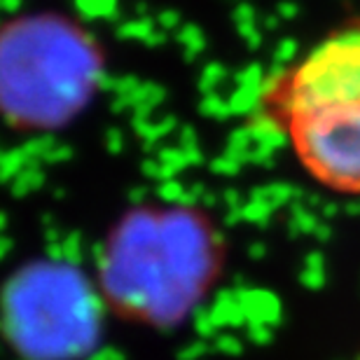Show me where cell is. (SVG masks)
Segmentation results:
<instances>
[{
    "instance_id": "6da1fadb",
    "label": "cell",
    "mask_w": 360,
    "mask_h": 360,
    "mask_svg": "<svg viewBox=\"0 0 360 360\" xmlns=\"http://www.w3.org/2000/svg\"><path fill=\"white\" fill-rule=\"evenodd\" d=\"M222 269V239L187 206L127 213L98 253L96 290L122 321L176 328L201 304Z\"/></svg>"
},
{
    "instance_id": "7a4b0ae2",
    "label": "cell",
    "mask_w": 360,
    "mask_h": 360,
    "mask_svg": "<svg viewBox=\"0 0 360 360\" xmlns=\"http://www.w3.org/2000/svg\"><path fill=\"white\" fill-rule=\"evenodd\" d=\"M262 101L316 183L360 194V21L278 75Z\"/></svg>"
},
{
    "instance_id": "3957f363",
    "label": "cell",
    "mask_w": 360,
    "mask_h": 360,
    "mask_svg": "<svg viewBox=\"0 0 360 360\" xmlns=\"http://www.w3.org/2000/svg\"><path fill=\"white\" fill-rule=\"evenodd\" d=\"M96 73V52L56 19L14 24L0 40V105L24 124H52L80 108Z\"/></svg>"
},
{
    "instance_id": "277c9868",
    "label": "cell",
    "mask_w": 360,
    "mask_h": 360,
    "mask_svg": "<svg viewBox=\"0 0 360 360\" xmlns=\"http://www.w3.org/2000/svg\"><path fill=\"white\" fill-rule=\"evenodd\" d=\"M98 290L63 269H33L3 295L7 342L24 360H77L94 347L101 321Z\"/></svg>"
},
{
    "instance_id": "5b68a950",
    "label": "cell",
    "mask_w": 360,
    "mask_h": 360,
    "mask_svg": "<svg viewBox=\"0 0 360 360\" xmlns=\"http://www.w3.org/2000/svg\"><path fill=\"white\" fill-rule=\"evenodd\" d=\"M358 360H360V358H358Z\"/></svg>"
}]
</instances>
